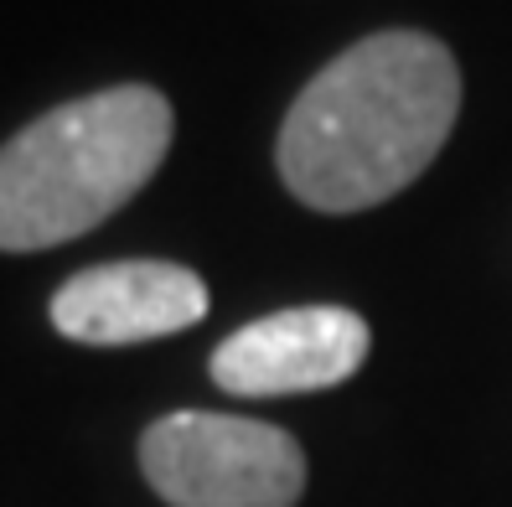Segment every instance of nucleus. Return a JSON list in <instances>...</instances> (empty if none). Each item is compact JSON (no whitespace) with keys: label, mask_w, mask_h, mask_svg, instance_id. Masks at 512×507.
<instances>
[{"label":"nucleus","mask_w":512,"mask_h":507,"mask_svg":"<svg viewBox=\"0 0 512 507\" xmlns=\"http://www.w3.org/2000/svg\"><path fill=\"white\" fill-rule=\"evenodd\" d=\"M140 471L166 507H295L306 451L280 425L176 409L140 435Z\"/></svg>","instance_id":"obj_3"},{"label":"nucleus","mask_w":512,"mask_h":507,"mask_svg":"<svg viewBox=\"0 0 512 507\" xmlns=\"http://www.w3.org/2000/svg\"><path fill=\"white\" fill-rule=\"evenodd\" d=\"M207 316V285L171 259H114L78 270L52 295V326L83 347H135L176 337Z\"/></svg>","instance_id":"obj_5"},{"label":"nucleus","mask_w":512,"mask_h":507,"mask_svg":"<svg viewBox=\"0 0 512 507\" xmlns=\"http://www.w3.org/2000/svg\"><path fill=\"white\" fill-rule=\"evenodd\" d=\"M461 119V63L440 37L388 26L300 88L275 140L280 182L311 213H368L430 171Z\"/></svg>","instance_id":"obj_1"},{"label":"nucleus","mask_w":512,"mask_h":507,"mask_svg":"<svg viewBox=\"0 0 512 507\" xmlns=\"http://www.w3.org/2000/svg\"><path fill=\"white\" fill-rule=\"evenodd\" d=\"M373 332L347 306H290L238 326L213 347V383L238 399L321 394L368 363Z\"/></svg>","instance_id":"obj_4"},{"label":"nucleus","mask_w":512,"mask_h":507,"mask_svg":"<svg viewBox=\"0 0 512 507\" xmlns=\"http://www.w3.org/2000/svg\"><path fill=\"white\" fill-rule=\"evenodd\" d=\"M171 135V99L150 83H114L37 114L0 145V249L37 254L94 233L161 171Z\"/></svg>","instance_id":"obj_2"}]
</instances>
